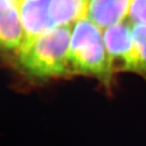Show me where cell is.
Returning a JSON list of instances; mask_svg holds the SVG:
<instances>
[{"label":"cell","mask_w":146,"mask_h":146,"mask_svg":"<svg viewBox=\"0 0 146 146\" xmlns=\"http://www.w3.org/2000/svg\"><path fill=\"white\" fill-rule=\"evenodd\" d=\"M72 26L53 28L13 54L15 68L24 76L46 81L71 75L68 52Z\"/></svg>","instance_id":"6da1fadb"},{"label":"cell","mask_w":146,"mask_h":146,"mask_svg":"<svg viewBox=\"0 0 146 146\" xmlns=\"http://www.w3.org/2000/svg\"><path fill=\"white\" fill-rule=\"evenodd\" d=\"M68 62L71 75L93 76L110 87L114 73L109 65L103 30L88 17L72 25Z\"/></svg>","instance_id":"7a4b0ae2"},{"label":"cell","mask_w":146,"mask_h":146,"mask_svg":"<svg viewBox=\"0 0 146 146\" xmlns=\"http://www.w3.org/2000/svg\"><path fill=\"white\" fill-rule=\"evenodd\" d=\"M132 23L127 17L103 29V42L112 72L138 74L139 58L131 33Z\"/></svg>","instance_id":"3957f363"},{"label":"cell","mask_w":146,"mask_h":146,"mask_svg":"<svg viewBox=\"0 0 146 146\" xmlns=\"http://www.w3.org/2000/svg\"><path fill=\"white\" fill-rule=\"evenodd\" d=\"M89 0H38L42 20L47 30L73 25L86 17Z\"/></svg>","instance_id":"277c9868"},{"label":"cell","mask_w":146,"mask_h":146,"mask_svg":"<svg viewBox=\"0 0 146 146\" xmlns=\"http://www.w3.org/2000/svg\"><path fill=\"white\" fill-rule=\"evenodd\" d=\"M25 41L17 0H0V42L3 50L15 54Z\"/></svg>","instance_id":"5b68a950"},{"label":"cell","mask_w":146,"mask_h":146,"mask_svg":"<svg viewBox=\"0 0 146 146\" xmlns=\"http://www.w3.org/2000/svg\"><path fill=\"white\" fill-rule=\"evenodd\" d=\"M133 0H89L87 16L102 30L127 17Z\"/></svg>","instance_id":"8992f818"},{"label":"cell","mask_w":146,"mask_h":146,"mask_svg":"<svg viewBox=\"0 0 146 146\" xmlns=\"http://www.w3.org/2000/svg\"><path fill=\"white\" fill-rule=\"evenodd\" d=\"M131 33L139 58L138 74L146 76V25L132 24Z\"/></svg>","instance_id":"52a82bcc"},{"label":"cell","mask_w":146,"mask_h":146,"mask_svg":"<svg viewBox=\"0 0 146 146\" xmlns=\"http://www.w3.org/2000/svg\"><path fill=\"white\" fill-rule=\"evenodd\" d=\"M127 18L132 24L146 25V0H133Z\"/></svg>","instance_id":"ba28073f"},{"label":"cell","mask_w":146,"mask_h":146,"mask_svg":"<svg viewBox=\"0 0 146 146\" xmlns=\"http://www.w3.org/2000/svg\"><path fill=\"white\" fill-rule=\"evenodd\" d=\"M17 1H18V0H17Z\"/></svg>","instance_id":"9c48e42d"},{"label":"cell","mask_w":146,"mask_h":146,"mask_svg":"<svg viewBox=\"0 0 146 146\" xmlns=\"http://www.w3.org/2000/svg\"><path fill=\"white\" fill-rule=\"evenodd\" d=\"M18 1H19V0H18Z\"/></svg>","instance_id":"30bf717a"}]
</instances>
